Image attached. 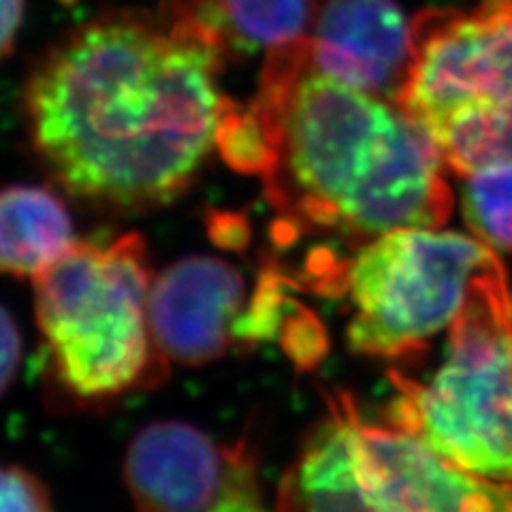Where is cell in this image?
Returning a JSON list of instances; mask_svg holds the SVG:
<instances>
[{"instance_id":"6da1fadb","label":"cell","mask_w":512,"mask_h":512,"mask_svg":"<svg viewBox=\"0 0 512 512\" xmlns=\"http://www.w3.org/2000/svg\"><path fill=\"white\" fill-rule=\"evenodd\" d=\"M227 56L139 11L71 30L22 94L43 167L99 212L139 214L180 199L214 148Z\"/></svg>"},{"instance_id":"7a4b0ae2","label":"cell","mask_w":512,"mask_h":512,"mask_svg":"<svg viewBox=\"0 0 512 512\" xmlns=\"http://www.w3.org/2000/svg\"><path fill=\"white\" fill-rule=\"evenodd\" d=\"M250 107L274 154L263 184L280 242L308 231L365 239L376 184L412 118L318 73L308 37L271 47Z\"/></svg>"},{"instance_id":"3957f363","label":"cell","mask_w":512,"mask_h":512,"mask_svg":"<svg viewBox=\"0 0 512 512\" xmlns=\"http://www.w3.org/2000/svg\"><path fill=\"white\" fill-rule=\"evenodd\" d=\"M35 280L50 374L79 404L156 387L167 374L150 329V250L139 233L73 242Z\"/></svg>"},{"instance_id":"277c9868","label":"cell","mask_w":512,"mask_h":512,"mask_svg":"<svg viewBox=\"0 0 512 512\" xmlns=\"http://www.w3.org/2000/svg\"><path fill=\"white\" fill-rule=\"evenodd\" d=\"M391 425L453 466L487 480L512 478V299L504 267L480 280L427 380L395 374Z\"/></svg>"},{"instance_id":"5b68a950","label":"cell","mask_w":512,"mask_h":512,"mask_svg":"<svg viewBox=\"0 0 512 512\" xmlns=\"http://www.w3.org/2000/svg\"><path fill=\"white\" fill-rule=\"evenodd\" d=\"M502 267L495 252L472 237L397 229L342 261L329 293L350 301L352 350L404 359L451 327L476 284Z\"/></svg>"},{"instance_id":"8992f818","label":"cell","mask_w":512,"mask_h":512,"mask_svg":"<svg viewBox=\"0 0 512 512\" xmlns=\"http://www.w3.org/2000/svg\"><path fill=\"white\" fill-rule=\"evenodd\" d=\"M512 99V0L412 22V62L395 107L423 126L474 103Z\"/></svg>"},{"instance_id":"52a82bcc","label":"cell","mask_w":512,"mask_h":512,"mask_svg":"<svg viewBox=\"0 0 512 512\" xmlns=\"http://www.w3.org/2000/svg\"><path fill=\"white\" fill-rule=\"evenodd\" d=\"M124 483L137 512H220L261 500L244 442H220L184 421H154L126 448Z\"/></svg>"},{"instance_id":"ba28073f","label":"cell","mask_w":512,"mask_h":512,"mask_svg":"<svg viewBox=\"0 0 512 512\" xmlns=\"http://www.w3.org/2000/svg\"><path fill=\"white\" fill-rule=\"evenodd\" d=\"M246 306V282L235 265L218 256H184L152 282L148 316L154 344L167 363H212L237 346Z\"/></svg>"},{"instance_id":"9c48e42d","label":"cell","mask_w":512,"mask_h":512,"mask_svg":"<svg viewBox=\"0 0 512 512\" xmlns=\"http://www.w3.org/2000/svg\"><path fill=\"white\" fill-rule=\"evenodd\" d=\"M308 45L318 73L395 105L412 62V22L393 0H329Z\"/></svg>"},{"instance_id":"30bf717a","label":"cell","mask_w":512,"mask_h":512,"mask_svg":"<svg viewBox=\"0 0 512 512\" xmlns=\"http://www.w3.org/2000/svg\"><path fill=\"white\" fill-rule=\"evenodd\" d=\"M363 459L397 512H506L512 487L461 470L421 438L359 416Z\"/></svg>"},{"instance_id":"8fae6325","label":"cell","mask_w":512,"mask_h":512,"mask_svg":"<svg viewBox=\"0 0 512 512\" xmlns=\"http://www.w3.org/2000/svg\"><path fill=\"white\" fill-rule=\"evenodd\" d=\"M357 425L352 399L331 397L327 419L282 478L276 512H397L367 468Z\"/></svg>"},{"instance_id":"7c38bea8","label":"cell","mask_w":512,"mask_h":512,"mask_svg":"<svg viewBox=\"0 0 512 512\" xmlns=\"http://www.w3.org/2000/svg\"><path fill=\"white\" fill-rule=\"evenodd\" d=\"M73 242V218L54 190L0 188V274L37 278Z\"/></svg>"},{"instance_id":"4fadbf2b","label":"cell","mask_w":512,"mask_h":512,"mask_svg":"<svg viewBox=\"0 0 512 512\" xmlns=\"http://www.w3.org/2000/svg\"><path fill=\"white\" fill-rule=\"evenodd\" d=\"M425 128L444 165L459 175L512 163V99L459 107Z\"/></svg>"},{"instance_id":"5bb4252c","label":"cell","mask_w":512,"mask_h":512,"mask_svg":"<svg viewBox=\"0 0 512 512\" xmlns=\"http://www.w3.org/2000/svg\"><path fill=\"white\" fill-rule=\"evenodd\" d=\"M237 50L278 47L306 37L316 0H222Z\"/></svg>"},{"instance_id":"9a60e30c","label":"cell","mask_w":512,"mask_h":512,"mask_svg":"<svg viewBox=\"0 0 512 512\" xmlns=\"http://www.w3.org/2000/svg\"><path fill=\"white\" fill-rule=\"evenodd\" d=\"M463 216L483 244L512 254V163L468 175L463 186Z\"/></svg>"},{"instance_id":"2e32d148","label":"cell","mask_w":512,"mask_h":512,"mask_svg":"<svg viewBox=\"0 0 512 512\" xmlns=\"http://www.w3.org/2000/svg\"><path fill=\"white\" fill-rule=\"evenodd\" d=\"M214 146L227 165L239 173H256L263 178L274 160L265 128L254 109L237 105L227 96L218 116Z\"/></svg>"},{"instance_id":"e0dca14e","label":"cell","mask_w":512,"mask_h":512,"mask_svg":"<svg viewBox=\"0 0 512 512\" xmlns=\"http://www.w3.org/2000/svg\"><path fill=\"white\" fill-rule=\"evenodd\" d=\"M0 512H56L41 480L20 466L0 468Z\"/></svg>"},{"instance_id":"ac0fdd59","label":"cell","mask_w":512,"mask_h":512,"mask_svg":"<svg viewBox=\"0 0 512 512\" xmlns=\"http://www.w3.org/2000/svg\"><path fill=\"white\" fill-rule=\"evenodd\" d=\"M22 357V338L13 316L0 306V395H3L18 374Z\"/></svg>"},{"instance_id":"d6986e66","label":"cell","mask_w":512,"mask_h":512,"mask_svg":"<svg viewBox=\"0 0 512 512\" xmlns=\"http://www.w3.org/2000/svg\"><path fill=\"white\" fill-rule=\"evenodd\" d=\"M24 22V0H0V60L11 54Z\"/></svg>"},{"instance_id":"ffe728a7","label":"cell","mask_w":512,"mask_h":512,"mask_svg":"<svg viewBox=\"0 0 512 512\" xmlns=\"http://www.w3.org/2000/svg\"><path fill=\"white\" fill-rule=\"evenodd\" d=\"M212 235L224 248H242L248 242V224L237 214H218L212 222Z\"/></svg>"},{"instance_id":"44dd1931","label":"cell","mask_w":512,"mask_h":512,"mask_svg":"<svg viewBox=\"0 0 512 512\" xmlns=\"http://www.w3.org/2000/svg\"><path fill=\"white\" fill-rule=\"evenodd\" d=\"M220 512H267V510H265L261 500H252V502H242V504L229 506V508H224Z\"/></svg>"},{"instance_id":"7402d4cb","label":"cell","mask_w":512,"mask_h":512,"mask_svg":"<svg viewBox=\"0 0 512 512\" xmlns=\"http://www.w3.org/2000/svg\"><path fill=\"white\" fill-rule=\"evenodd\" d=\"M485 3H493V0H485Z\"/></svg>"},{"instance_id":"603a6c76","label":"cell","mask_w":512,"mask_h":512,"mask_svg":"<svg viewBox=\"0 0 512 512\" xmlns=\"http://www.w3.org/2000/svg\"><path fill=\"white\" fill-rule=\"evenodd\" d=\"M506 512H512V506H510V508H508V510H506Z\"/></svg>"}]
</instances>
